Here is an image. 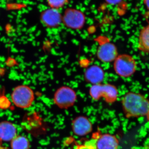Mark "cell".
I'll return each mask as SVG.
<instances>
[{
	"instance_id": "8fae6325",
	"label": "cell",
	"mask_w": 149,
	"mask_h": 149,
	"mask_svg": "<svg viewBox=\"0 0 149 149\" xmlns=\"http://www.w3.org/2000/svg\"><path fill=\"white\" fill-rule=\"evenodd\" d=\"M96 146L97 149H118L119 141L114 135L106 133L96 140Z\"/></svg>"
},
{
	"instance_id": "7a4b0ae2",
	"label": "cell",
	"mask_w": 149,
	"mask_h": 149,
	"mask_svg": "<svg viewBox=\"0 0 149 149\" xmlns=\"http://www.w3.org/2000/svg\"><path fill=\"white\" fill-rule=\"evenodd\" d=\"M89 94L93 100L98 101L103 98L107 103L112 104L117 101L118 91L114 85L101 83L92 85Z\"/></svg>"
},
{
	"instance_id": "2e32d148",
	"label": "cell",
	"mask_w": 149,
	"mask_h": 149,
	"mask_svg": "<svg viewBox=\"0 0 149 149\" xmlns=\"http://www.w3.org/2000/svg\"><path fill=\"white\" fill-rule=\"evenodd\" d=\"M96 140L89 141L84 145H80L77 149H97L96 146Z\"/></svg>"
},
{
	"instance_id": "e0dca14e",
	"label": "cell",
	"mask_w": 149,
	"mask_h": 149,
	"mask_svg": "<svg viewBox=\"0 0 149 149\" xmlns=\"http://www.w3.org/2000/svg\"><path fill=\"white\" fill-rule=\"evenodd\" d=\"M107 3L111 5H116L119 3L122 0H105Z\"/></svg>"
},
{
	"instance_id": "ac0fdd59",
	"label": "cell",
	"mask_w": 149,
	"mask_h": 149,
	"mask_svg": "<svg viewBox=\"0 0 149 149\" xmlns=\"http://www.w3.org/2000/svg\"><path fill=\"white\" fill-rule=\"evenodd\" d=\"M144 3L149 10V0H144Z\"/></svg>"
},
{
	"instance_id": "3957f363",
	"label": "cell",
	"mask_w": 149,
	"mask_h": 149,
	"mask_svg": "<svg viewBox=\"0 0 149 149\" xmlns=\"http://www.w3.org/2000/svg\"><path fill=\"white\" fill-rule=\"evenodd\" d=\"M115 72L120 77H130L136 72L137 64L132 56L127 54L118 55L113 61Z\"/></svg>"
},
{
	"instance_id": "9a60e30c",
	"label": "cell",
	"mask_w": 149,
	"mask_h": 149,
	"mask_svg": "<svg viewBox=\"0 0 149 149\" xmlns=\"http://www.w3.org/2000/svg\"><path fill=\"white\" fill-rule=\"evenodd\" d=\"M51 8L58 9L62 8L68 3L69 0H47Z\"/></svg>"
},
{
	"instance_id": "277c9868",
	"label": "cell",
	"mask_w": 149,
	"mask_h": 149,
	"mask_svg": "<svg viewBox=\"0 0 149 149\" xmlns=\"http://www.w3.org/2000/svg\"><path fill=\"white\" fill-rule=\"evenodd\" d=\"M11 98L14 104L17 107L28 108L32 106L35 100V95L30 87L26 85H20L14 89L11 94Z\"/></svg>"
},
{
	"instance_id": "ba28073f",
	"label": "cell",
	"mask_w": 149,
	"mask_h": 149,
	"mask_svg": "<svg viewBox=\"0 0 149 149\" xmlns=\"http://www.w3.org/2000/svg\"><path fill=\"white\" fill-rule=\"evenodd\" d=\"M72 129L74 135L77 136H84L92 132L93 124L86 116H77L72 120Z\"/></svg>"
},
{
	"instance_id": "8992f818",
	"label": "cell",
	"mask_w": 149,
	"mask_h": 149,
	"mask_svg": "<svg viewBox=\"0 0 149 149\" xmlns=\"http://www.w3.org/2000/svg\"><path fill=\"white\" fill-rule=\"evenodd\" d=\"M62 22L66 27L74 30L83 28L85 22V15L74 9H68L62 16Z\"/></svg>"
},
{
	"instance_id": "7c38bea8",
	"label": "cell",
	"mask_w": 149,
	"mask_h": 149,
	"mask_svg": "<svg viewBox=\"0 0 149 149\" xmlns=\"http://www.w3.org/2000/svg\"><path fill=\"white\" fill-rule=\"evenodd\" d=\"M17 136V129L12 123L7 121L0 122V142L10 141Z\"/></svg>"
},
{
	"instance_id": "4fadbf2b",
	"label": "cell",
	"mask_w": 149,
	"mask_h": 149,
	"mask_svg": "<svg viewBox=\"0 0 149 149\" xmlns=\"http://www.w3.org/2000/svg\"><path fill=\"white\" fill-rule=\"evenodd\" d=\"M138 48L141 52L149 54V24L143 27L140 31Z\"/></svg>"
},
{
	"instance_id": "6da1fadb",
	"label": "cell",
	"mask_w": 149,
	"mask_h": 149,
	"mask_svg": "<svg viewBox=\"0 0 149 149\" xmlns=\"http://www.w3.org/2000/svg\"><path fill=\"white\" fill-rule=\"evenodd\" d=\"M123 110L127 118L146 116L149 111V100L143 95L130 92L124 95L122 102Z\"/></svg>"
},
{
	"instance_id": "52a82bcc",
	"label": "cell",
	"mask_w": 149,
	"mask_h": 149,
	"mask_svg": "<svg viewBox=\"0 0 149 149\" xmlns=\"http://www.w3.org/2000/svg\"><path fill=\"white\" fill-rule=\"evenodd\" d=\"M96 54L99 60L104 63L114 61L118 56L116 46L110 42H106L100 45Z\"/></svg>"
},
{
	"instance_id": "5bb4252c",
	"label": "cell",
	"mask_w": 149,
	"mask_h": 149,
	"mask_svg": "<svg viewBox=\"0 0 149 149\" xmlns=\"http://www.w3.org/2000/svg\"><path fill=\"white\" fill-rule=\"evenodd\" d=\"M12 149H29L30 143L25 136H17L11 141Z\"/></svg>"
},
{
	"instance_id": "5b68a950",
	"label": "cell",
	"mask_w": 149,
	"mask_h": 149,
	"mask_svg": "<svg viewBox=\"0 0 149 149\" xmlns=\"http://www.w3.org/2000/svg\"><path fill=\"white\" fill-rule=\"evenodd\" d=\"M77 97L73 89L68 86H62L54 94V102L59 108L67 109L74 105Z\"/></svg>"
},
{
	"instance_id": "9c48e42d",
	"label": "cell",
	"mask_w": 149,
	"mask_h": 149,
	"mask_svg": "<svg viewBox=\"0 0 149 149\" xmlns=\"http://www.w3.org/2000/svg\"><path fill=\"white\" fill-rule=\"evenodd\" d=\"M41 21L46 27L56 28L62 22V16L57 9L50 8L44 11L40 17Z\"/></svg>"
},
{
	"instance_id": "d6986e66",
	"label": "cell",
	"mask_w": 149,
	"mask_h": 149,
	"mask_svg": "<svg viewBox=\"0 0 149 149\" xmlns=\"http://www.w3.org/2000/svg\"><path fill=\"white\" fill-rule=\"evenodd\" d=\"M144 149H149V142L145 146Z\"/></svg>"
},
{
	"instance_id": "ffe728a7",
	"label": "cell",
	"mask_w": 149,
	"mask_h": 149,
	"mask_svg": "<svg viewBox=\"0 0 149 149\" xmlns=\"http://www.w3.org/2000/svg\"><path fill=\"white\" fill-rule=\"evenodd\" d=\"M146 117L147 120H148V122L149 123V112L148 113V114L147 115Z\"/></svg>"
},
{
	"instance_id": "30bf717a",
	"label": "cell",
	"mask_w": 149,
	"mask_h": 149,
	"mask_svg": "<svg viewBox=\"0 0 149 149\" xmlns=\"http://www.w3.org/2000/svg\"><path fill=\"white\" fill-rule=\"evenodd\" d=\"M104 72L101 67L91 65L85 70L84 77L88 83L92 85L101 84L104 78Z\"/></svg>"
}]
</instances>
